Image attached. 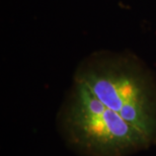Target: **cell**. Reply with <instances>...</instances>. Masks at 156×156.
<instances>
[{
    "label": "cell",
    "mask_w": 156,
    "mask_h": 156,
    "mask_svg": "<svg viewBox=\"0 0 156 156\" xmlns=\"http://www.w3.org/2000/svg\"><path fill=\"white\" fill-rule=\"evenodd\" d=\"M58 126L66 144L80 156H130L153 146L75 79L59 112Z\"/></svg>",
    "instance_id": "obj_2"
},
{
    "label": "cell",
    "mask_w": 156,
    "mask_h": 156,
    "mask_svg": "<svg viewBox=\"0 0 156 156\" xmlns=\"http://www.w3.org/2000/svg\"><path fill=\"white\" fill-rule=\"evenodd\" d=\"M74 79L156 145V77L138 57L92 53L77 67Z\"/></svg>",
    "instance_id": "obj_1"
}]
</instances>
